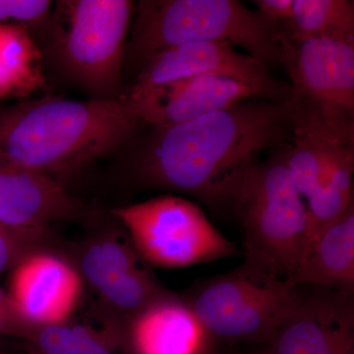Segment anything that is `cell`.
<instances>
[{
  "label": "cell",
  "mask_w": 354,
  "mask_h": 354,
  "mask_svg": "<svg viewBox=\"0 0 354 354\" xmlns=\"http://www.w3.org/2000/svg\"><path fill=\"white\" fill-rule=\"evenodd\" d=\"M292 133L290 99L251 97L197 120L153 127L135 158V178L221 209L236 176L264 153L290 144Z\"/></svg>",
  "instance_id": "cell-1"
},
{
  "label": "cell",
  "mask_w": 354,
  "mask_h": 354,
  "mask_svg": "<svg viewBox=\"0 0 354 354\" xmlns=\"http://www.w3.org/2000/svg\"><path fill=\"white\" fill-rule=\"evenodd\" d=\"M140 124L123 97L19 102L0 109V162L65 184L127 144Z\"/></svg>",
  "instance_id": "cell-2"
},
{
  "label": "cell",
  "mask_w": 354,
  "mask_h": 354,
  "mask_svg": "<svg viewBox=\"0 0 354 354\" xmlns=\"http://www.w3.org/2000/svg\"><path fill=\"white\" fill-rule=\"evenodd\" d=\"M290 143L249 165L228 186L221 209H230L244 232L243 266L288 281L306 252V204L288 169Z\"/></svg>",
  "instance_id": "cell-3"
},
{
  "label": "cell",
  "mask_w": 354,
  "mask_h": 354,
  "mask_svg": "<svg viewBox=\"0 0 354 354\" xmlns=\"http://www.w3.org/2000/svg\"><path fill=\"white\" fill-rule=\"evenodd\" d=\"M278 34L276 26L237 0H142L125 57L142 64L178 44L221 43L271 67L279 64Z\"/></svg>",
  "instance_id": "cell-4"
},
{
  "label": "cell",
  "mask_w": 354,
  "mask_h": 354,
  "mask_svg": "<svg viewBox=\"0 0 354 354\" xmlns=\"http://www.w3.org/2000/svg\"><path fill=\"white\" fill-rule=\"evenodd\" d=\"M130 0H60L41 28L48 55L74 85L95 100L121 99Z\"/></svg>",
  "instance_id": "cell-5"
},
{
  "label": "cell",
  "mask_w": 354,
  "mask_h": 354,
  "mask_svg": "<svg viewBox=\"0 0 354 354\" xmlns=\"http://www.w3.org/2000/svg\"><path fill=\"white\" fill-rule=\"evenodd\" d=\"M302 286L243 266L202 281L184 299L214 339L265 344L297 308Z\"/></svg>",
  "instance_id": "cell-6"
},
{
  "label": "cell",
  "mask_w": 354,
  "mask_h": 354,
  "mask_svg": "<svg viewBox=\"0 0 354 354\" xmlns=\"http://www.w3.org/2000/svg\"><path fill=\"white\" fill-rule=\"evenodd\" d=\"M147 264L165 269L190 267L239 255L198 205L160 196L111 209Z\"/></svg>",
  "instance_id": "cell-7"
},
{
  "label": "cell",
  "mask_w": 354,
  "mask_h": 354,
  "mask_svg": "<svg viewBox=\"0 0 354 354\" xmlns=\"http://www.w3.org/2000/svg\"><path fill=\"white\" fill-rule=\"evenodd\" d=\"M278 39L279 64L290 77V99L354 137V41L295 39L279 32Z\"/></svg>",
  "instance_id": "cell-8"
},
{
  "label": "cell",
  "mask_w": 354,
  "mask_h": 354,
  "mask_svg": "<svg viewBox=\"0 0 354 354\" xmlns=\"http://www.w3.org/2000/svg\"><path fill=\"white\" fill-rule=\"evenodd\" d=\"M71 260L84 285L97 297L95 308L124 324L171 292L153 276L122 227L95 230Z\"/></svg>",
  "instance_id": "cell-9"
},
{
  "label": "cell",
  "mask_w": 354,
  "mask_h": 354,
  "mask_svg": "<svg viewBox=\"0 0 354 354\" xmlns=\"http://www.w3.org/2000/svg\"><path fill=\"white\" fill-rule=\"evenodd\" d=\"M215 74L245 84L256 97L286 102L290 84L272 75L270 67L234 46L221 43H186L165 48L147 58L129 91H141L189 77Z\"/></svg>",
  "instance_id": "cell-10"
},
{
  "label": "cell",
  "mask_w": 354,
  "mask_h": 354,
  "mask_svg": "<svg viewBox=\"0 0 354 354\" xmlns=\"http://www.w3.org/2000/svg\"><path fill=\"white\" fill-rule=\"evenodd\" d=\"M310 288L263 354H354L353 293Z\"/></svg>",
  "instance_id": "cell-11"
},
{
  "label": "cell",
  "mask_w": 354,
  "mask_h": 354,
  "mask_svg": "<svg viewBox=\"0 0 354 354\" xmlns=\"http://www.w3.org/2000/svg\"><path fill=\"white\" fill-rule=\"evenodd\" d=\"M10 272L7 292L35 328L71 318L81 304L85 285L71 258L62 251L32 253Z\"/></svg>",
  "instance_id": "cell-12"
},
{
  "label": "cell",
  "mask_w": 354,
  "mask_h": 354,
  "mask_svg": "<svg viewBox=\"0 0 354 354\" xmlns=\"http://www.w3.org/2000/svg\"><path fill=\"white\" fill-rule=\"evenodd\" d=\"M255 97L245 84L215 74L189 77L145 90L128 91L123 95L140 123L153 127L197 120Z\"/></svg>",
  "instance_id": "cell-13"
},
{
  "label": "cell",
  "mask_w": 354,
  "mask_h": 354,
  "mask_svg": "<svg viewBox=\"0 0 354 354\" xmlns=\"http://www.w3.org/2000/svg\"><path fill=\"white\" fill-rule=\"evenodd\" d=\"M97 216L65 184L0 162V223L20 228H50L55 221L95 223Z\"/></svg>",
  "instance_id": "cell-14"
},
{
  "label": "cell",
  "mask_w": 354,
  "mask_h": 354,
  "mask_svg": "<svg viewBox=\"0 0 354 354\" xmlns=\"http://www.w3.org/2000/svg\"><path fill=\"white\" fill-rule=\"evenodd\" d=\"M214 342L184 297L171 291L125 323L127 354H212Z\"/></svg>",
  "instance_id": "cell-15"
},
{
  "label": "cell",
  "mask_w": 354,
  "mask_h": 354,
  "mask_svg": "<svg viewBox=\"0 0 354 354\" xmlns=\"http://www.w3.org/2000/svg\"><path fill=\"white\" fill-rule=\"evenodd\" d=\"M290 102L293 133L288 169L295 188L308 200L322 183L335 149L354 143V137L337 132L317 111Z\"/></svg>",
  "instance_id": "cell-16"
},
{
  "label": "cell",
  "mask_w": 354,
  "mask_h": 354,
  "mask_svg": "<svg viewBox=\"0 0 354 354\" xmlns=\"http://www.w3.org/2000/svg\"><path fill=\"white\" fill-rule=\"evenodd\" d=\"M288 283L354 292V205L312 242Z\"/></svg>",
  "instance_id": "cell-17"
},
{
  "label": "cell",
  "mask_w": 354,
  "mask_h": 354,
  "mask_svg": "<svg viewBox=\"0 0 354 354\" xmlns=\"http://www.w3.org/2000/svg\"><path fill=\"white\" fill-rule=\"evenodd\" d=\"M26 342L30 354H127L125 324L97 308L79 318L37 327Z\"/></svg>",
  "instance_id": "cell-18"
},
{
  "label": "cell",
  "mask_w": 354,
  "mask_h": 354,
  "mask_svg": "<svg viewBox=\"0 0 354 354\" xmlns=\"http://www.w3.org/2000/svg\"><path fill=\"white\" fill-rule=\"evenodd\" d=\"M353 172L354 143L335 149L322 183L307 200L306 252L326 227L353 206Z\"/></svg>",
  "instance_id": "cell-19"
},
{
  "label": "cell",
  "mask_w": 354,
  "mask_h": 354,
  "mask_svg": "<svg viewBox=\"0 0 354 354\" xmlns=\"http://www.w3.org/2000/svg\"><path fill=\"white\" fill-rule=\"evenodd\" d=\"M0 75L8 99H26L46 84L43 51L24 25L0 24Z\"/></svg>",
  "instance_id": "cell-20"
},
{
  "label": "cell",
  "mask_w": 354,
  "mask_h": 354,
  "mask_svg": "<svg viewBox=\"0 0 354 354\" xmlns=\"http://www.w3.org/2000/svg\"><path fill=\"white\" fill-rule=\"evenodd\" d=\"M291 39L354 41V2L293 0L290 22L279 30Z\"/></svg>",
  "instance_id": "cell-21"
},
{
  "label": "cell",
  "mask_w": 354,
  "mask_h": 354,
  "mask_svg": "<svg viewBox=\"0 0 354 354\" xmlns=\"http://www.w3.org/2000/svg\"><path fill=\"white\" fill-rule=\"evenodd\" d=\"M60 250L50 228H20L0 223V276L31 254Z\"/></svg>",
  "instance_id": "cell-22"
},
{
  "label": "cell",
  "mask_w": 354,
  "mask_h": 354,
  "mask_svg": "<svg viewBox=\"0 0 354 354\" xmlns=\"http://www.w3.org/2000/svg\"><path fill=\"white\" fill-rule=\"evenodd\" d=\"M53 7L48 0H0V24L15 21L28 28L41 27Z\"/></svg>",
  "instance_id": "cell-23"
},
{
  "label": "cell",
  "mask_w": 354,
  "mask_h": 354,
  "mask_svg": "<svg viewBox=\"0 0 354 354\" xmlns=\"http://www.w3.org/2000/svg\"><path fill=\"white\" fill-rule=\"evenodd\" d=\"M36 329L20 313L7 290L0 288V337L28 341Z\"/></svg>",
  "instance_id": "cell-24"
},
{
  "label": "cell",
  "mask_w": 354,
  "mask_h": 354,
  "mask_svg": "<svg viewBox=\"0 0 354 354\" xmlns=\"http://www.w3.org/2000/svg\"><path fill=\"white\" fill-rule=\"evenodd\" d=\"M293 0H256L257 11L278 30L290 22Z\"/></svg>",
  "instance_id": "cell-25"
},
{
  "label": "cell",
  "mask_w": 354,
  "mask_h": 354,
  "mask_svg": "<svg viewBox=\"0 0 354 354\" xmlns=\"http://www.w3.org/2000/svg\"><path fill=\"white\" fill-rule=\"evenodd\" d=\"M3 99H8V95H7L6 85H4L1 75H0V100Z\"/></svg>",
  "instance_id": "cell-26"
},
{
  "label": "cell",
  "mask_w": 354,
  "mask_h": 354,
  "mask_svg": "<svg viewBox=\"0 0 354 354\" xmlns=\"http://www.w3.org/2000/svg\"><path fill=\"white\" fill-rule=\"evenodd\" d=\"M0 354H6V353H0Z\"/></svg>",
  "instance_id": "cell-27"
}]
</instances>
